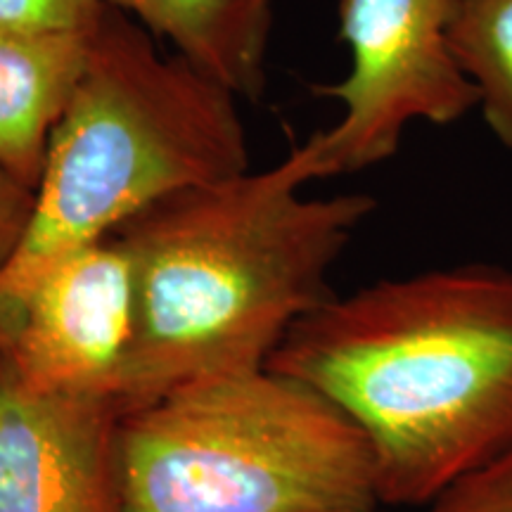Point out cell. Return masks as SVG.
Wrapping results in <instances>:
<instances>
[{"label": "cell", "instance_id": "1", "mask_svg": "<svg viewBox=\"0 0 512 512\" xmlns=\"http://www.w3.org/2000/svg\"><path fill=\"white\" fill-rule=\"evenodd\" d=\"M320 181L309 138L278 164L159 197L114 238L131 261L136 337L121 413L211 377L266 368L306 313L330 299V273L377 202L306 197Z\"/></svg>", "mask_w": 512, "mask_h": 512}, {"label": "cell", "instance_id": "2", "mask_svg": "<svg viewBox=\"0 0 512 512\" xmlns=\"http://www.w3.org/2000/svg\"><path fill=\"white\" fill-rule=\"evenodd\" d=\"M266 368L361 427L382 508L427 505L512 451V268L465 261L332 294Z\"/></svg>", "mask_w": 512, "mask_h": 512}, {"label": "cell", "instance_id": "3", "mask_svg": "<svg viewBox=\"0 0 512 512\" xmlns=\"http://www.w3.org/2000/svg\"><path fill=\"white\" fill-rule=\"evenodd\" d=\"M105 8L50 136L31 223L0 275V347L38 280L159 197L249 169L240 98Z\"/></svg>", "mask_w": 512, "mask_h": 512}, {"label": "cell", "instance_id": "4", "mask_svg": "<svg viewBox=\"0 0 512 512\" xmlns=\"http://www.w3.org/2000/svg\"><path fill=\"white\" fill-rule=\"evenodd\" d=\"M126 512H373V448L311 384L261 368L121 415Z\"/></svg>", "mask_w": 512, "mask_h": 512}, {"label": "cell", "instance_id": "5", "mask_svg": "<svg viewBox=\"0 0 512 512\" xmlns=\"http://www.w3.org/2000/svg\"><path fill=\"white\" fill-rule=\"evenodd\" d=\"M453 8L456 0H337L351 67L316 88L342 105L335 126L309 136L320 181L387 162L415 121L448 126L477 110L448 41Z\"/></svg>", "mask_w": 512, "mask_h": 512}, {"label": "cell", "instance_id": "6", "mask_svg": "<svg viewBox=\"0 0 512 512\" xmlns=\"http://www.w3.org/2000/svg\"><path fill=\"white\" fill-rule=\"evenodd\" d=\"M133 337L131 261L112 235L67 256L31 287L0 354L34 392L117 399Z\"/></svg>", "mask_w": 512, "mask_h": 512}, {"label": "cell", "instance_id": "7", "mask_svg": "<svg viewBox=\"0 0 512 512\" xmlns=\"http://www.w3.org/2000/svg\"><path fill=\"white\" fill-rule=\"evenodd\" d=\"M121 415L112 396L34 392L0 354V512H126Z\"/></svg>", "mask_w": 512, "mask_h": 512}, {"label": "cell", "instance_id": "8", "mask_svg": "<svg viewBox=\"0 0 512 512\" xmlns=\"http://www.w3.org/2000/svg\"><path fill=\"white\" fill-rule=\"evenodd\" d=\"M88 38L0 24V164L34 190L86 69Z\"/></svg>", "mask_w": 512, "mask_h": 512}, {"label": "cell", "instance_id": "9", "mask_svg": "<svg viewBox=\"0 0 512 512\" xmlns=\"http://www.w3.org/2000/svg\"><path fill=\"white\" fill-rule=\"evenodd\" d=\"M136 19L159 41L171 43L209 79L240 100H259L266 88V57L273 0H100Z\"/></svg>", "mask_w": 512, "mask_h": 512}, {"label": "cell", "instance_id": "10", "mask_svg": "<svg viewBox=\"0 0 512 512\" xmlns=\"http://www.w3.org/2000/svg\"><path fill=\"white\" fill-rule=\"evenodd\" d=\"M448 41L484 124L512 152V0H456Z\"/></svg>", "mask_w": 512, "mask_h": 512}, {"label": "cell", "instance_id": "11", "mask_svg": "<svg viewBox=\"0 0 512 512\" xmlns=\"http://www.w3.org/2000/svg\"><path fill=\"white\" fill-rule=\"evenodd\" d=\"M427 512H512V451L444 486Z\"/></svg>", "mask_w": 512, "mask_h": 512}, {"label": "cell", "instance_id": "12", "mask_svg": "<svg viewBox=\"0 0 512 512\" xmlns=\"http://www.w3.org/2000/svg\"><path fill=\"white\" fill-rule=\"evenodd\" d=\"M105 8L100 0H0V24L50 34H91Z\"/></svg>", "mask_w": 512, "mask_h": 512}, {"label": "cell", "instance_id": "13", "mask_svg": "<svg viewBox=\"0 0 512 512\" xmlns=\"http://www.w3.org/2000/svg\"><path fill=\"white\" fill-rule=\"evenodd\" d=\"M36 192L0 164V275L15 259L34 214Z\"/></svg>", "mask_w": 512, "mask_h": 512}, {"label": "cell", "instance_id": "14", "mask_svg": "<svg viewBox=\"0 0 512 512\" xmlns=\"http://www.w3.org/2000/svg\"><path fill=\"white\" fill-rule=\"evenodd\" d=\"M373 512H382V508L380 510H373Z\"/></svg>", "mask_w": 512, "mask_h": 512}]
</instances>
